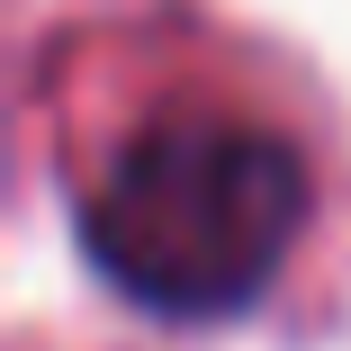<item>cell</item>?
Instances as JSON below:
<instances>
[{
    "label": "cell",
    "mask_w": 351,
    "mask_h": 351,
    "mask_svg": "<svg viewBox=\"0 0 351 351\" xmlns=\"http://www.w3.org/2000/svg\"><path fill=\"white\" fill-rule=\"evenodd\" d=\"M306 171L243 117H154L82 189V243L135 306L226 315L289 261Z\"/></svg>",
    "instance_id": "1"
}]
</instances>
